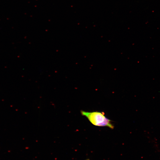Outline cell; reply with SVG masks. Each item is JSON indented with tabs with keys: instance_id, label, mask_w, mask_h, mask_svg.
Listing matches in <instances>:
<instances>
[{
	"instance_id": "1",
	"label": "cell",
	"mask_w": 160,
	"mask_h": 160,
	"mask_svg": "<svg viewBox=\"0 0 160 160\" xmlns=\"http://www.w3.org/2000/svg\"><path fill=\"white\" fill-rule=\"evenodd\" d=\"M83 116L87 118L93 125L99 127H106L113 129L114 127L112 121L106 118L103 112H89L81 111Z\"/></svg>"
},
{
	"instance_id": "2",
	"label": "cell",
	"mask_w": 160,
	"mask_h": 160,
	"mask_svg": "<svg viewBox=\"0 0 160 160\" xmlns=\"http://www.w3.org/2000/svg\"><path fill=\"white\" fill-rule=\"evenodd\" d=\"M87 160H90L89 159H87Z\"/></svg>"
}]
</instances>
